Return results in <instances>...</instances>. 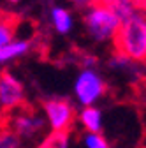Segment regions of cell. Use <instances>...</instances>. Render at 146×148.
Masks as SVG:
<instances>
[{
  "label": "cell",
  "instance_id": "6da1fadb",
  "mask_svg": "<svg viewBox=\"0 0 146 148\" xmlns=\"http://www.w3.org/2000/svg\"><path fill=\"white\" fill-rule=\"evenodd\" d=\"M115 51L130 62H146V14L141 11L123 21L113 39Z\"/></svg>",
  "mask_w": 146,
  "mask_h": 148
},
{
  "label": "cell",
  "instance_id": "7a4b0ae2",
  "mask_svg": "<svg viewBox=\"0 0 146 148\" xmlns=\"http://www.w3.org/2000/svg\"><path fill=\"white\" fill-rule=\"evenodd\" d=\"M83 23L88 35L97 42H109L115 39V35L120 28V20L115 16L107 2H93L86 4Z\"/></svg>",
  "mask_w": 146,
  "mask_h": 148
},
{
  "label": "cell",
  "instance_id": "3957f363",
  "mask_svg": "<svg viewBox=\"0 0 146 148\" xmlns=\"http://www.w3.org/2000/svg\"><path fill=\"white\" fill-rule=\"evenodd\" d=\"M4 123L11 129V131L23 141V145L27 146L28 143H41V139L46 136V118L44 115H41L37 109L23 106L20 109L7 113ZM35 145V146H37Z\"/></svg>",
  "mask_w": 146,
  "mask_h": 148
},
{
  "label": "cell",
  "instance_id": "277c9868",
  "mask_svg": "<svg viewBox=\"0 0 146 148\" xmlns=\"http://www.w3.org/2000/svg\"><path fill=\"white\" fill-rule=\"evenodd\" d=\"M106 94V81L95 69H83L74 81V97L81 108H92Z\"/></svg>",
  "mask_w": 146,
  "mask_h": 148
},
{
  "label": "cell",
  "instance_id": "5b68a950",
  "mask_svg": "<svg viewBox=\"0 0 146 148\" xmlns=\"http://www.w3.org/2000/svg\"><path fill=\"white\" fill-rule=\"evenodd\" d=\"M42 113L51 132H69L76 118V111L67 99L51 97L42 102Z\"/></svg>",
  "mask_w": 146,
  "mask_h": 148
},
{
  "label": "cell",
  "instance_id": "8992f818",
  "mask_svg": "<svg viewBox=\"0 0 146 148\" xmlns=\"http://www.w3.org/2000/svg\"><path fill=\"white\" fill-rule=\"evenodd\" d=\"M25 106V86L9 71H0V109L12 113Z\"/></svg>",
  "mask_w": 146,
  "mask_h": 148
},
{
  "label": "cell",
  "instance_id": "52a82bcc",
  "mask_svg": "<svg viewBox=\"0 0 146 148\" xmlns=\"http://www.w3.org/2000/svg\"><path fill=\"white\" fill-rule=\"evenodd\" d=\"M32 49V42L28 39H20L14 37L11 42H7L4 48H0V65L11 64L18 58H23L30 53Z\"/></svg>",
  "mask_w": 146,
  "mask_h": 148
},
{
  "label": "cell",
  "instance_id": "ba28073f",
  "mask_svg": "<svg viewBox=\"0 0 146 148\" xmlns=\"http://www.w3.org/2000/svg\"><path fill=\"white\" fill-rule=\"evenodd\" d=\"M79 125L85 129V132L88 134H102V127H104V116L102 111L97 106L92 108H83L78 115Z\"/></svg>",
  "mask_w": 146,
  "mask_h": 148
},
{
  "label": "cell",
  "instance_id": "9c48e42d",
  "mask_svg": "<svg viewBox=\"0 0 146 148\" xmlns=\"http://www.w3.org/2000/svg\"><path fill=\"white\" fill-rule=\"evenodd\" d=\"M49 21H51L55 32L62 34V35H67L72 28H74V16H72V12L67 7H62V5L51 7Z\"/></svg>",
  "mask_w": 146,
  "mask_h": 148
},
{
  "label": "cell",
  "instance_id": "30bf717a",
  "mask_svg": "<svg viewBox=\"0 0 146 148\" xmlns=\"http://www.w3.org/2000/svg\"><path fill=\"white\" fill-rule=\"evenodd\" d=\"M107 5L111 7V11L115 12V16L120 20V23H123V21L129 20V18L136 16L143 9V4L129 2V0H107Z\"/></svg>",
  "mask_w": 146,
  "mask_h": 148
},
{
  "label": "cell",
  "instance_id": "8fae6325",
  "mask_svg": "<svg viewBox=\"0 0 146 148\" xmlns=\"http://www.w3.org/2000/svg\"><path fill=\"white\" fill-rule=\"evenodd\" d=\"M69 146H70L69 132H51L49 131L35 148H69Z\"/></svg>",
  "mask_w": 146,
  "mask_h": 148
},
{
  "label": "cell",
  "instance_id": "7c38bea8",
  "mask_svg": "<svg viewBox=\"0 0 146 148\" xmlns=\"http://www.w3.org/2000/svg\"><path fill=\"white\" fill-rule=\"evenodd\" d=\"M0 148H27L23 141L2 122L0 123Z\"/></svg>",
  "mask_w": 146,
  "mask_h": 148
},
{
  "label": "cell",
  "instance_id": "4fadbf2b",
  "mask_svg": "<svg viewBox=\"0 0 146 148\" xmlns=\"http://www.w3.org/2000/svg\"><path fill=\"white\" fill-rule=\"evenodd\" d=\"M14 39V21L5 16H0V48Z\"/></svg>",
  "mask_w": 146,
  "mask_h": 148
},
{
  "label": "cell",
  "instance_id": "5bb4252c",
  "mask_svg": "<svg viewBox=\"0 0 146 148\" xmlns=\"http://www.w3.org/2000/svg\"><path fill=\"white\" fill-rule=\"evenodd\" d=\"M83 146L85 148H111L109 141L102 134H88V132H85L83 136Z\"/></svg>",
  "mask_w": 146,
  "mask_h": 148
},
{
  "label": "cell",
  "instance_id": "9a60e30c",
  "mask_svg": "<svg viewBox=\"0 0 146 148\" xmlns=\"http://www.w3.org/2000/svg\"><path fill=\"white\" fill-rule=\"evenodd\" d=\"M109 67H111V69H127V67H129L132 62L129 60V58H125L123 57V55H120V53H113L111 55V58H109Z\"/></svg>",
  "mask_w": 146,
  "mask_h": 148
}]
</instances>
